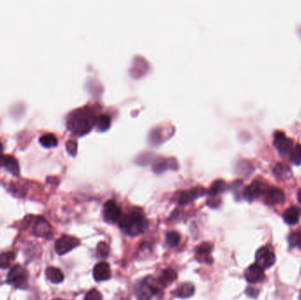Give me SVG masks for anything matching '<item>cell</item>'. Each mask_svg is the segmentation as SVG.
I'll use <instances>...</instances> for the list:
<instances>
[{
    "mask_svg": "<svg viewBox=\"0 0 301 300\" xmlns=\"http://www.w3.org/2000/svg\"><path fill=\"white\" fill-rule=\"evenodd\" d=\"M95 114L89 107H82L73 111L69 114L66 125L69 130L78 136H82L89 132L92 126L96 124Z\"/></svg>",
    "mask_w": 301,
    "mask_h": 300,
    "instance_id": "6da1fadb",
    "label": "cell"
},
{
    "mask_svg": "<svg viewBox=\"0 0 301 300\" xmlns=\"http://www.w3.org/2000/svg\"><path fill=\"white\" fill-rule=\"evenodd\" d=\"M119 226L123 232L130 236H137L145 231L148 226V221L139 211L122 215L118 222Z\"/></svg>",
    "mask_w": 301,
    "mask_h": 300,
    "instance_id": "7a4b0ae2",
    "label": "cell"
},
{
    "mask_svg": "<svg viewBox=\"0 0 301 300\" xmlns=\"http://www.w3.org/2000/svg\"><path fill=\"white\" fill-rule=\"evenodd\" d=\"M7 282L18 289H27L28 286V274L24 267L15 265L8 273Z\"/></svg>",
    "mask_w": 301,
    "mask_h": 300,
    "instance_id": "3957f363",
    "label": "cell"
},
{
    "mask_svg": "<svg viewBox=\"0 0 301 300\" xmlns=\"http://www.w3.org/2000/svg\"><path fill=\"white\" fill-rule=\"evenodd\" d=\"M275 147L278 150L281 156L290 155L292 150L294 148V142L286 137L282 131H276L274 134Z\"/></svg>",
    "mask_w": 301,
    "mask_h": 300,
    "instance_id": "277c9868",
    "label": "cell"
},
{
    "mask_svg": "<svg viewBox=\"0 0 301 300\" xmlns=\"http://www.w3.org/2000/svg\"><path fill=\"white\" fill-rule=\"evenodd\" d=\"M80 240L73 236L64 235L57 239L55 249L59 255H65L80 245Z\"/></svg>",
    "mask_w": 301,
    "mask_h": 300,
    "instance_id": "5b68a950",
    "label": "cell"
},
{
    "mask_svg": "<svg viewBox=\"0 0 301 300\" xmlns=\"http://www.w3.org/2000/svg\"><path fill=\"white\" fill-rule=\"evenodd\" d=\"M256 264L263 269H269L274 265L276 256L274 252L268 247L259 248L256 254Z\"/></svg>",
    "mask_w": 301,
    "mask_h": 300,
    "instance_id": "8992f818",
    "label": "cell"
},
{
    "mask_svg": "<svg viewBox=\"0 0 301 300\" xmlns=\"http://www.w3.org/2000/svg\"><path fill=\"white\" fill-rule=\"evenodd\" d=\"M103 216H104V219L108 223H116L119 222L120 218L122 217V209L117 205L115 201L112 200L107 201L104 205Z\"/></svg>",
    "mask_w": 301,
    "mask_h": 300,
    "instance_id": "52a82bcc",
    "label": "cell"
},
{
    "mask_svg": "<svg viewBox=\"0 0 301 300\" xmlns=\"http://www.w3.org/2000/svg\"><path fill=\"white\" fill-rule=\"evenodd\" d=\"M263 199L268 205H276L281 203L285 200V194L283 190L276 187H268L263 193Z\"/></svg>",
    "mask_w": 301,
    "mask_h": 300,
    "instance_id": "ba28073f",
    "label": "cell"
},
{
    "mask_svg": "<svg viewBox=\"0 0 301 300\" xmlns=\"http://www.w3.org/2000/svg\"><path fill=\"white\" fill-rule=\"evenodd\" d=\"M267 188L264 184L260 183L259 181H255L249 186L245 188L243 190V197L248 201H254L256 198H259L261 195H263Z\"/></svg>",
    "mask_w": 301,
    "mask_h": 300,
    "instance_id": "9c48e42d",
    "label": "cell"
},
{
    "mask_svg": "<svg viewBox=\"0 0 301 300\" xmlns=\"http://www.w3.org/2000/svg\"><path fill=\"white\" fill-rule=\"evenodd\" d=\"M245 278H246V280L250 284L259 283V282L263 281L265 278L264 270L262 267L259 266L256 263L252 264L245 271Z\"/></svg>",
    "mask_w": 301,
    "mask_h": 300,
    "instance_id": "30bf717a",
    "label": "cell"
},
{
    "mask_svg": "<svg viewBox=\"0 0 301 300\" xmlns=\"http://www.w3.org/2000/svg\"><path fill=\"white\" fill-rule=\"evenodd\" d=\"M1 167L6 168V170L11 175L19 176V163L14 156L0 154V167Z\"/></svg>",
    "mask_w": 301,
    "mask_h": 300,
    "instance_id": "8fae6325",
    "label": "cell"
},
{
    "mask_svg": "<svg viewBox=\"0 0 301 300\" xmlns=\"http://www.w3.org/2000/svg\"><path fill=\"white\" fill-rule=\"evenodd\" d=\"M33 232L34 235L37 237H46L51 232V226L50 223L46 220L44 217H35Z\"/></svg>",
    "mask_w": 301,
    "mask_h": 300,
    "instance_id": "7c38bea8",
    "label": "cell"
},
{
    "mask_svg": "<svg viewBox=\"0 0 301 300\" xmlns=\"http://www.w3.org/2000/svg\"><path fill=\"white\" fill-rule=\"evenodd\" d=\"M94 278L97 282L106 281L111 278L110 267L107 262H100L94 268Z\"/></svg>",
    "mask_w": 301,
    "mask_h": 300,
    "instance_id": "4fadbf2b",
    "label": "cell"
},
{
    "mask_svg": "<svg viewBox=\"0 0 301 300\" xmlns=\"http://www.w3.org/2000/svg\"><path fill=\"white\" fill-rule=\"evenodd\" d=\"M211 250H212V245L209 242H203L197 247L196 257L199 262L210 263L212 262V259L210 257Z\"/></svg>",
    "mask_w": 301,
    "mask_h": 300,
    "instance_id": "5bb4252c",
    "label": "cell"
},
{
    "mask_svg": "<svg viewBox=\"0 0 301 300\" xmlns=\"http://www.w3.org/2000/svg\"><path fill=\"white\" fill-rule=\"evenodd\" d=\"M301 215V209L296 206H292L290 208L286 209L283 214L284 220L286 224H297Z\"/></svg>",
    "mask_w": 301,
    "mask_h": 300,
    "instance_id": "9a60e30c",
    "label": "cell"
},
{
    "mask_svg": "<svg viewBox=\"0 0 301 300\" xmlns=\"http://www.w3.org/2000/svg\"><path fill=\"white\" fill-rule=\"evenodd\" d=\"M194 293V285L191 283H183L175 290L174 294L181 299H188L192 296Z\"/></svg>",
    "mask_w": 301,
    "mask_h": 300,
    "instance_id": "2e32d148",
    "label": "cell"
},
{
    "mask_svg": "<svg viewBox=\"0 0 301 300\" xmlns=\"http://www.w3.org/2000/svg\"><path fill=\"white\" fill-rule=\"evenodd\" d=\"M46 277L53 284H60L64 281V274L61 270L55 267H49L46 269Z\"/></svg>",
    "mask_w": 301,
    "mask_h": 300,
    "instance_id": "e0dca14e",
    "label": "cell"
},
{
    "mask_svg": "<svg viewBox=\"0 0 301 300\" xmlns=\"http://www.w3.org/2000/svg\"><path fill=\"white\" fill-rule=\"evenodd\" d=\"M176 278H177V274L175 270L167 269L161 274L159 279V284L162 286H168L173 282L176 281Z\"/></svg>",
    "mask_w": 301,
    "mask_h": 300,
    "instance_id": "ac0fdd59",
    "label": "cell"
},
{
    "mask_svg": "<svg viewBox=\"0 0 301 300\" xmlns=\"http://www.w3.org/2000/svg\"><path fill=\"white\" fill-rule=\"evenodd\" d=\"M273 173H274L275 176L279 179V181L286 180V179L289 178L292 175V172H291L289 167L280 163L278 164L274 167Z\"/></svg>",
    "mask_w": 301,
    "mask_h": 300,
    "instance_id": "d6986e66",
    "label": "cell"
},
{
    "mask_svg": "<svg viewBox=\"0 0 301 300\" xmlns=\"http://www.w3.org/2000/svg\"><path fill=\"white\" fill-rule=\"evenodd\" d=\"M202 195H203L202 190H194L184 192L180 198L179 202L181 204H187Z\"/></svg>",
    "mask_w": 301,
    "mask_h": 300,
    "instance_id": "ffe728a7",
    "label": "cell"
},
{
    "mask_svg": "<svg viewBox=\"0 0 301 300\" xmlns=\"http://www.w3.org/2000/svg\"><path fill=\"white\" fill-rule=\"evenodd\" d=\"M40 144L46 148H51L57 146L58 144V141L55 135L51 133H47L42 135V137H40Z\"/></svg>",
    "mask_w": 301,
    "mask_h": 300,
    "instance_id": "44dd1931",
    "label": "cell"
},
{
    "mask_svg": "<svg viewBox=\"0 0 301 300\" xmlns=\"http://www.w3.org/2000/svg\"><path fill=\"white\" fill-rule=\"evenodd\" d=\"M14 254L12 252H4L0 255V269H7L11 262L14 261Z\"/></svg>",
    "mask_w": 301,
    "mask_h": 300,
    "instance_id": "7402d4cb",
    "label": "cell"
},
{
    "mask_svg": "<svg viewBox=\"0 0 301 300\" xmlns=\"http://www.w3.org/2000/svg\"><path fill=\"white\" fill-rule=\"evenodd\" d=\"M110 117L107 116V114H101L97 120H96V125L100 131H106L110 127Z\"/></svg>",
    "mask_w": 301,
    "mask_h": 300,
    "instance_id": "603a6c76",
    "label": "cell"
},
{
    "mask_svg": "<svg viewBox=\"0 0 301 300\" xmlns=\"http://www.w3.org/2000/svg\"><path fill=\"white\" fill-rule=\"evenodd\" d=\"M291 247H296L301 249V229L293 232L288 237Z\"/></svg>",
    "mask_w": 301,
    "mask_h": 300,
    "instance_id": "cb8c5ba5",
    "label": "cell"
},
{
    "mask_svg": "<svg viewBox=\"0 0 301 300\" xmlns=\"http://www.w3.org/2000/svg\"><path fill=\"white\" fill-rule=\"evenodd\" d=\"M179 233L176 232H168L166 234V242L169 247H176L179 245L180 242Z\"/></svg>",
    "mask_w": 301,
    "mask_h": 300,
    "instance_id": "d4e9b609",
    "label": "cell"
},
{
    "mask_svg": "<svg viewBox=\"0 0 301 300\" xmlns=\"http://www.w3.org/2000/svg\"><path fill=\"white\" fill-rule=\"evenodd\" d=\"M290 160L294 165L301 164V145H297L293 148L290 153Z\"/></svg>",
    "mask_w": 301,
    "mask_h": 300,
    "instance_id": "484cf974",
    "label": "cell"
},
{
    "mask_svg": "<svg viewBox=\"0 0 301 300\" xmlns=\"http://www.w3.org/2000/svg\"><path fill=\"white\" fill-rule=\"evenodd\" d=\"M109 255V247L106 242L101 241L97 246V256L100 259H106Z\"/></svg>",
    "mask_w": 301,
    "mask_h": 300,
    "instance_id": "4316f807",
    "label": "cell"
},
{
    "mask_svg": "<svg viewBox=\"0 0 301 300\" xmlns=\"http://www.w3.org/2000/svg\"><path fill=\"white\" fill-rule=\"evenodd\" d=\"M225 183L223 181H218L214 183L211 189L210 190V194L211 196H215V195L219 194L223 192L225 190Z\"/></svg>",
    "mask_w": 301,
    "mask_h": 300,
    "instance_id": "83f0119b",
    "label": "cell"
},
{
    "mask_svg": "<svg viewBox=\"0 0 301 300\" xmlns=\"http://www.w3.org/2000/svg\"><path fill=\"white\" fill-rule=\"evenodd\" d=\"M85 300H102V296L98 290H91L87 293Z\"/></svg>",
    "mask_w": 301,
    "mask_h": 300,
    "instance_id": "f1b7e54d",
    "label": "cell"
},
{
    "mask_svg": "<svg viewBox=\"0 0 301 300\" xmlns=\"http://www.w3.org/2000/svg\"><path fill=\"white\" fill-rule=\"evenodd\" d=\"M77 147H78V145H77V143L75 141L69 140L68 142L66 143L67 152H68L70 154H72V155H75V154H76Z\"/></svg>",
    "mask_w": 301,
    "mask_h": 300,
    "instance_id": "f546056e",
    "label": "cell"
},
{
    "mask_svg": "<svg viewBox=\"0 0 301 300\" xmlns=\"http://www.w3.org/2000/svg\"><path fill=\"white\" fill-rule=\"evenodd\" d=\"M246 294L250 298H256L258 296V290L255 289L253 287H249L246 291Z\"/></svg>",
    "mask_w": 301,
    "mask_h": 300,
    "instance_id": "4dcf8cb0",
    "label": "cell"
},
{
    "mask_svg": "<svg viewBox=\"0 0 301 300\" xmlns=\"http://www.w3.org/2000/svg\"><path fill=\"white\" fill-rule=\"evenodd\" d=\"M298 200L301 203V189L299 190V192H298Z\"/></svg>",
    "mask_w": 301,
    "mask_h": 300,
    "instance_id": "1f68e13d",
    "label": "cell"
},
{
    "mask_svg": "<svg viewBox=\"0 0 301 300\" xmlns=\"http://www.w3.org/2000/svg\"><path fill=\"white\" fill-rule=\"evenodd\" d=\"M2 152H3V144L0 142V154H2Z\"/></svg>",
    "mask_w": 301,
    "mask_h": 300,
    "instance_id": "d6a6232c",
    "label": "cell"
},
{
    "mask_svg": "<svg viewBox=\"0 0 301 300\" xmlns=\"http://www.w3.org/2000/svg\"><path fill=\"white\" fill-rule=\"evenodd\" d=\"M61 300V299H55V300Z\"/></svg>",
    "mask_w": 301,
    "mask_h": 300,
    "instance_id": "836d02e7",
    "label": "cell"
},
{
    "mask_svg": "<svg viewBox=\"0 0 301 300\" xmlns=\"http://www.w3.org/2000/svg\"><path fill=\"white\" fill-rule=\"evenodd\" d=\"M300 300H301V294H300Z\"/></svg>",
    "mask_w": 301,
    "mask_h": 300,
    "instance_id": "e575fe53",
    "label": "cell"
}]
</instances>
